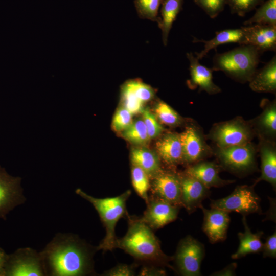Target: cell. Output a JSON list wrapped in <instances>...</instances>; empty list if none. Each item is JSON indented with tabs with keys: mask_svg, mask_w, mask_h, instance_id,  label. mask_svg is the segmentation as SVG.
Here are the masks:
<instances>
[{
	"mask_svg": "<svg viewBox=\"0 0 276 276\" xmlns=\"http://www.w3.org/2000/svg\"><path fill=\"white\" fill-rule=\"evenodd\" d=\"M97 250L76 235L57 233L40 251L46 275H93V257Z\"/></svg>",
	"mask_w": 276,
	"mask_h": 276,
	"instance_id": "6da1fadb",
	"label": "cell"
},
{
	"mask_svg": "<svg viewBox=\"0 0 276 276\" xmlns=\"http://www.w3.org/2000/svg\"><path fill=\"white\" fill-rule=\"evenodd\" d=\"M128 227L126 234L118 238L116 248L123 250L137 260L149 265L167 266L174 270L169 262L173 257L162 250L160 241L152 229L139 217H126Z\"/></svg>",
	"mask_w": 276,
	"mask_h": 276,
	"instance_id": "7a4b0ae2",
	"label": "cell"
},
{
	"mask_svg": "<svg viewBox=\"0 0 276 276\" xmlns=\"http://www.w3.org/2000/svg\"><path fill=\"white\" fill-rule=\"evenodd\" d=\"M76 193L93 205L105 227V236L97 246L98 250L105 252L116 249L118 239L115 233L116 226L121 218H126L129 215L126 202L131 195V191L128 190L120 195L104 198L94 197L80 189H77Z\"/></svg>",
	"mask_w": 276,
	"mask_h": 276,
	"instance_id": "3957f363",
	"label": "cell"
},
{
	"mask_svg": "<svg viewBox=\"0 0 276 276\" xmlns=\"http://www.w3.org/2000/svg\"><path fill=\"white\" fill-rule=\"evenodd\" d=\"M262 52L248 44H242L229 51L217 53L213 58L214 71H222L241 83L249 82L257 69Z\"/></svg>",
	"mask_w": 276,
	"mask_h": 276,
	"instance_id": "277c9868",
	"label": "cell"
},
{
	"mask_svg": "<svg viewBox=\"0 0 276 276\" xmlns=\"http://www.w3.org/2000/svg\"><path fill=\"white\" fill-rule=\"evenodd\" d=\"M215 154L220 167L237 175H245L256 169V150L251 142L224 148L217 147Z\"/></svg>",
	"mask_w": 276,
	"mask_h": 276,
	"instance_id": "5b68a950",
	"label": "cell"
},
{
	"mask_svg": "<svg viewBox=\"0 0 276 276\" xmlns=\"http://www.w3.org/2000/svg\"><path fill=\"white\" fill-rule=\"evenodd\" d=\"M255 133L250 122L241 117L214 125L209 134V138L217 145L224 148L251 142Z\"/></svg>",
	"mask_w": 276,
	"mask_h": 276,
	"instance_id": "8992f818",
	"label": "cell"
},
{
	"mask_svg": "<svg viewBox=\"0 0 276 276\" xmlns=\"http://www.w3.org/2000/svg\"><path fill=\"white\" fill-rule=\"evenodd\" d=\"M254 186V185L238 186L227 196L211 200V208L229 213L235 212L245 216L252 213L261 214V199L255 192Z\"/></svg>",
	"mask_w": 276,
	"mask_h": 276,
	"instance_id": "52a82bcc",
	"label": "cell"
},
{
	"mask_svg": "<svg viewBox=\"0 0 276 276\" xmlns=\"http://www.w3.org/2000/svg\"><path fill=\"white\" fill-rule=\"evenodd\" d=\"M205 256L204 245L188 235L181 239L173 256L176 270L183 276L201 275V264Z\"/></svg>",
	"mask_w": 276,
	"mask_h": 276,
	"instance_id": "ba28073f",
	"label": "cell"
},
{
	"mask_svg": "<svg viewBox=\"0 0 276 276\" xmlns=\"http://www.w3.org/2000/svg\"><path fill=\"white\" fill-rule=\"evenodd\" d=\"M46 275L40 254L30 247L18 248L8 255L4 276Z\"/></svg>",
	"mask_w": 276,
	"mask_h": 276,
	"instance_id": "9c48e42d",
	"label": "cell"
},
{
	"mask_svg": "<svg viewBox=\"0 0 276 276\" xmlns=\"http://www.w3.org/2000/svg\"><path fill=\"white\" fill-rule=\"evenodd\" d=\"M21 180L20 177L9 175L0 166V218L6 220L9 213L26 201Z\"/></svg>",
	"mask_w": 276,
	"mask_h": 276,
	"instance_id": "30bf717a",
	"label": "cell"
},
{
	"mask_svg": "<svg viewBox=\"0 0 276 276\" xmlns=\"http://www.w3.org/2000/svg\"><path fill=\"white\" fill-rule=\"evenodd\" d=\"M155 90L139 79L130 80L123 84L121 89L122 106L132 114L142 113L144 105L152 100Z\"/></svg>",
	"mask_w": 276,
	"mask_h": 276,
	"instance_id": "8fae6325",
	"label": "cell"
},
{
	"mask_svg": "<svg viewBox=\"0 0 276 276\" xmlns=\"http://www.w3.org/2000/svg\"><path fill=\"white\" fill-rule=\"evenodd\" d=\"M147 207L140 219L153 231L175 221L180 207L153 196L149 197Z\"/></svg>",
	"mask_w": 276,
	"mask_h": 276,
	"instance_id": "7c38bea8",
	"label": "cell"
},
{
	"mask_svg": "<svg viewBox=\"0 0 276 276\" xmlns=\"http://www.w3.org/2000/svg\"><path fill=\"white\" fill-rule=\"evenodd\" d=\"M150 188L153 196L181 207V183L179 174L162 170L151 178Z\"/></svg>",
	"mask_w": 276,
	"mask_h": 276,
	"instance_id": "4fadbf2b",
	"label": "cell"
},
{
	"mask_svg": "<svg viewBox=\"0 0 276 276\" xmlns=\"http://www.w3.org/2000/svg\"><path fill=\"white\" fill-rule=\"evenodd\" d=\"M180 134L182 148V162L192 164L202 160L211 153L201 130L189 126Z\"/></svg>",
	"mask_w": 276,
	"mask_h": 276,
	"instance_id": "5bb4252c",
	"label": "cell"
},
{
	"mask_svg": "<svg viewBox=\"0 0 276 276\" xmlns=\"http://www.w3.org/2000/svg\"><path fill=\"white\" fill-rule=\"evenodd\" d=\"M199 208L203 214L202 230L210 242L215 243L224 241L226 238L230 222L229 212L214 208L208 210L202 204Z\"/></svg>",
	"mask_w": 276,
	"mask_h": 276,
	"instance_id": "9a60e30c",
	"label": "cell"
},
{
	"mask_svg": "<svg viewBox=\"0 0 276 276\" xmlns=\"http://www.w3.org/2000/svg\"><path fill=\"white\" fill-rule=\"evenodd\" d=\"M181 183V204L188 213L194 212L210 194V189L196 178L184 172L179 175Z\"/></svg>",
	"mask_w": 276,
	"mask_h": 276,
	"instance_id": "2e32d148",
	"label": "cell"
},
{
	"mask_svg": "<svg viewBox=\"0 0 276 276\" xmlns=\"http://www.w3.org/2000/svg\"><path fill=\"white\" fill-rule=\"evenodd\" d=\"M241 28L244 34L242 44L254 46L262 53L275 51L276 26L253 24Z\"/></svg>",
	"mask_w": 276,
	"mask_h": 276,
	"instance_id": "e0dca14e",
	"label": "cell"
},
{
	"mask_svg": "<svg viewBox=\"0 0 276 276\" xmlns=\"http://www.w3.org/2000/svg\"><path fill=\"white\" fill-rule=\"evenodd\" d=\"M187 57L190 63L191 76L187 81L189 87L192 89L198 87L199 91L203 90L210 95L220 93V88L213 81V69L201 64L199 60L191 52L188 53Z\"/></svg>",
	"mask_w": 276,
	"mask_h": 276,
	"instance_id": "ac0fdd59",
	"label": "cell"
},
{
	"mask_svg": "<svg viewBox=\"0 0 276 276\" xmlns=\"http://www.w3.org/2000/svg\"><path fill=\"white\" fill-rule=\"evenodd\" d=\"M220 168L214 162L201 160L188 167L185 173L196 178L209 189L234 183L235 180H224L220 177Z\"/></svg>",
	"mask_w": 276,
	"mask_h": 276,
	"instance_id": "d6986e66",
	"label": "cell"
},
{
	"mask_svg": "<svg viewBox=\"0 0 276 276\" xmlns=\"http://www.w3.org/2000/svg\"><path fill=\"white\" fill-rule=\"evenodd\" d=\"M262 104V112L250 123L255 134H258L260 139L273 142L276 135L275 101L264 99Z\"/></svg>",
	"mask_w": 276,
	"mask_h": 276,
	"instance_id": "ffe728a7",
	"label": "cell"
},
{
	"mask_svg": "<svg viewBox=\"0 0 276 276\" xmlns=\"http://www.w3.org/2000/svg\"><path fill=\"white\" fill-rule=\"evenodd\" d=\"M259 151L261 157V175L254 183L265 181L276 187V149L272 141L260 139Z\"/></svg>",
	"mask_w": 276,
	"mask_h": 276,
	"instance_id": "44dd1931",
	"label": "cell"
},
{
	"mask_svg": "<svg viewBox=\"0 0 276 276\" xmlns=\"http://www.w3.org/2000/svg\"><path fill=\"white\" fill-rule=\"evenodd\" d=\"M249 86L257 93L275 94L276 91V57L260 69H257L249 81Z\"/></svg>",
	"mask_w": 276,
	"mask_h": 276,
	"instance_id": "7402d4cb",
	"label": "cell"
},
{
	"mask_svg": "<svg viewBox=\"0 0 276 276\" xmlns=\"http://www.w3.org/2000/svg\"><path fill=\"white\" fill-rule=\"evenodd\" d=\"M157 153L163 160L169 165L182 162V148L180 134L169 133L156 143Z\"/></svg>",
	"mask_w": 276,
	"mask_h": 276,
	"instance_id": "603a6c76",
	"label": "cell"
},
{
	"mask_svg": "<svg viewBox=\"0 0 276 276\" xmlns=\"http://www.w3.org/2000/svg\"><path fill=\"white\" fill-rule=\"evenodd\" d=\"M242 216L244 231L238 234L239 245L237 251L231 256L233 259H240L249 254L262 251L263 243L261 239L263 235V231L252 233L247 223L246 216Z\"/></svg>",
	"mask_w": 276,
	"mask_h": 276,
	"instance_id": "cb8c5ba5",
	"label": "cell"
},
{
	"mask_svg": "<svg viewBox=\"0 0 276 276\" xmlns=\"http://www.w3.org/2000/svg\"><path fill=\"white\" fill-rule=\"evenodd\" d=\"M130 160L132 165L141 168L148 174L150 178L162 170L157 153L146 148H133L130 152Z\"/></svg>",
	"mask_w": 276,
	"mask_h": 276,
	"instance_id": "d4e9b609",
	"label": "cell"
},
{
	"mask_svg": "<svg viewBox=\"0 0 276 276\" xmlns=\"http://www.w3.org/2000/svg\"><path fill=\"white\" fill-rule=\"evenodd\" d=\"M215 37L209 40H199L194 38L193 42H202L204 44V49L200 52H195L196 57L198 60L206 56L212 49L223 44L238 43L242 44L243 41V31L241 27L239 29H226L215 32Z\"/></svg>",
	"mask_w": 276,
	"mask_h": 276,
	"instance_id": "484cf974",
	"label": "cell"
},
{
	"mask_svg": "<svg viewBox=\"0 0 276 276\" xmlns=\"http://www.w3.org/2000/svg\"><path fill=\"white\" fill-rule=\"evenodd\" d=\"M183 0H162L158 27L162 31L163 43L166 46L169 32L182 8Z\"/></svg>",
	"mask_w": 276,
	"mask_h": 276,
	"instance_id": "4316f807",
	"label": "cell"
},
{
	"mask_svg": "<svg viewBox=\"0 0 276 276\" xmlns=\"http://www.w3.org/2000/svg\"><path fill=\"white\" fill-rule=\"evenodd\" d=\"M243 24L276 26V0H267L264 2L257 9L255 14L244 21Z\"/></svg>",
	"mask_w": 276,
	"mask_h": 276,
	"instance_id": "83f0119b",
	"label": "cell"
},
{
	"mask_svg": "<svg viewBox=\"0 0 276 276\" xmlns=\"http://www.w3.org/2000/svg\"><path fill=\"white\" fill-rule=\"evenodd\" d=\"M122 135L127 141L139 145L146 144L150 140L143 119L132 122L128 127L122 131Z\"/></svg>",
	"mask_w": 276,
	"mask_h": 276,
	"instance_id": "f1b7e54d",
	"label": "cell"
},
{
	"mask_svg": "<svg viewBox=\"0 0 276 276\" xmlns=\"http://www.w3.org/2000/svg\"><path fill=\"white\" fill-rule=\"evenodd\" d=\"M131 176L135 192L147 203L149 197L148 192L150 187L149 176L141 168L134 165H132Z\"/></svg>",
	"mask_w": 276,
	"mask_h": 276,
	"instance_id": "f546056e",
	"label": "cell"
},
{
	"mask_svg": "<svg viewBox=\"0 0 276 276\" xmlns=\"http://www.w3.org/2000/svg\"><path fill=\"white\" fill-rule=\"evenodd\" d=\"M162 0H134V4L139 17L159 22L158 10Z\"/></svg>",
	"mask_w": 276,
	"mask_h": 276,
	"instance_id": "4dcf8cb0",
	"label": "cell"
},
{
	"mask_svg": "<svg viewBox=\"0 0 276 276\" xmlns=\"http://www.w3.org/2000/svg\"><path fill=\"white\" fill-rule=\"evenodd\" d=\"M154 112L157 119L167 125L174 126L182 122V118L179 114L163 101L157 102L154 107Z\"/></svg>",
	"mask_w": 276,
	"mask_h": 276,
	"instance_id": "1f68e13d",
	"label": "cell"
},
{
	"mask_svg": "<svg viewBox=\"0 0 276 276\" xmlns=\"http://www.w3.org/2000/svg\"><path fill=\"white\" fill-rule=\"evenodd\" d=\"M264 2V0H225V4L229 6L232 14L244 16Z\"/></svg>",
	"mask_w": 276,
	"mask_h": 276,
	"instance_id": "d6a6232c",
	"label": "cell"
},
{
	"mask_svg": "<svg viewBox=\"0 0 276 276\" xmlns=\"http://www.w3.org/2000/svg\"><path fill=\"white\" fill-rule=\"evenodd\" d=\"M143 120L145 125L149 139H154L158 136L163 131V127L158 122L154 114L147 108L142 112Z\"/></svg>",
	"mask_w": 276,
	"mask_h": 276,
	"instance_id": "836d02e7",
	"label": "cell"
},
{
	"mask_svg": "<svg viewBox=\"0 0 276 276\" xmlns=\"http://www.w3.org/2000/svg\"><path fill=\"white\" fill-rule=\"evenodd\" d=\"M132 114L125 107L119 108L114 113L112 122L113 129L121 132L128 127L132 123Z\"/></svg>",
	"mask_w": 276,
	"mask_h": 276,
	"instance_id": "e575fe53",
	"label": "cell"
},
{
	"mask_svg": "<svg viewBox=\"0 0 276 276\" xmlns=\"http://www.w3.org/2000/svg\"><path fill=\"white\" fill-rule=\"evenodd\" d=\"M211 18H215L224 8L225 0H193Z\"/></svg>",
	"mask_w": 276,
	"mask_h": 276,
	"instance_id": "d590c367",
	"label": "cell"
},
{
	"mask_svg": "<svg viewBox=\"0 0 276 276\" xmlns=\"http://www.w3.org/2000/svg\"><path fill=\"white\" fill-rule=\"evenodd\" d=\"M136 264H119L109 270L105 271L104 276H132L135 275Z\"/></svg>",
	"mask_w": 276,
	"mask_h": 276,
	"instance_id": "8d00e7d4",
	"label": "cell"
},
{
	"mask_svg": "<svg viewBox=\"0 0 276 276\" xmlns=\"http://www.w3.org/2000/svg\"><path fill=\"white\" fill-rule=\"evenodd\" d=\"M264 258H276V232L266 238L262 249Z\"/></svg>",
	"mask_w": 276,
	"mask_h": 276,
	"instance_id": "74e56055",
	"label": "cell"
},
{
	"mask_svg": "<svg viewBox=\"0 0 276 276\" xmlns=\"http://www.w3.org/2000/svg\"><path fill=\"white\" fill-rule=\"evenodd\" d=\"M237 264L236 263H232L224 267L223 269L215 271L211 275L213 276H233L236 275V269Z\"/></svg>",
	"mask_w": 276,
	"mask_h": 276,
	"instance_id": "f35d334b",
	"label": "cell"
},
{
	"mask_svg": "<svg viewBox=\"0 0 276 276\" xmlns=\"http://www.w3.org/2000/svg\"><path fill=\"white\" fill-rule=\"evenodd\" d=\"M140 274L141 275H165L166 272L158 266L150 265L142 269Z\"/></svg>",
	"mask_w": 276,
	"mask_h": 276,
	"instance_id": "ab89813d",
	"label": "cell"
},
{
	"mask_svg": "<svg viewBox=\"0 0 276 276\" xmlns=\"http://www.w3.org/2000/svg\"><path fill=\"white\" fill-rule=\"evenodd\" d=\"M8 254L0 247V276H4V269Z\"/></svg>",
	"mask_w": 276,
	"mask_h": 276,
	"instance_id": "60d3db41",
	"label": "cell"
}]
</instances>
